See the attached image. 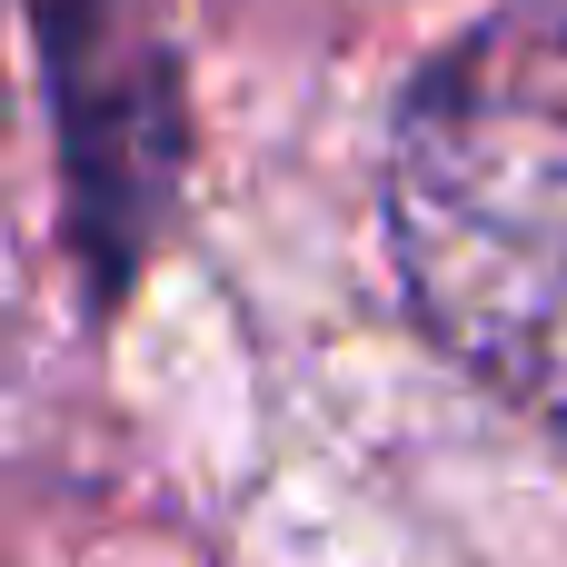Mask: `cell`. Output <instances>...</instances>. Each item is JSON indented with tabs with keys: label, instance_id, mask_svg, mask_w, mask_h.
Wrapping results in <instances>:
<instances>
[{
	"label": "cell",
	"instance_id": "6da1fadb",
	"mask_svg": "<svg viewBox=\"0 0 567 567\" xmlns=\"http://www.w3.org/2000/svg\"><path fill=\"white\" fill-rule=\"evenodd\" d=\"M379 209L419 329L567 429V0H498L429 50Z\"/></svg>",
	"mask_w": 567,
	"mask_h": 567
}]
</instances>
